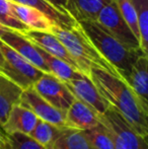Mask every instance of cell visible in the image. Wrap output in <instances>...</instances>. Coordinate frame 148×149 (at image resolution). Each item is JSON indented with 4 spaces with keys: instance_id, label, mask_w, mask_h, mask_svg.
<instances>
[{
    "instance_id": "ffe728a7",
    "label": "cell",
    "mask_w": 148,
    "mask_h": 149,
    "mask_svg": "<svg viewBox=\"0 0 148 149\" xmlns=\"http://www.w3.org/2000/svg\"><path fill=\"white\" fill-rule=\"evenodd\" d=\"M54 144L61 149H93L84 132L67 127L64 128Z\"/></svg>"
},
{
    "instance_id": "484cf974",
    "label": "cell",
    "mask_w": 148,
    "mask_h": 149,
    "mask_svg": "<svg viewBox=\"0 0 148 149\" xmlns=\"http://www.w3.org/2000/svg\"><path fill=\"white\" fill-rule=\"evenodd\" d=\"M115 1L118 5L119 11L126 22L127 26L130 28V30L132 31V33H134V36L140 43V31H139L138 19H137L136 11H135L131 0H115Z\"/></svg>"
},
{
    "instance_id": "7a4b0ae2",
    "label": "cell",
    "mask_w": 148,
    "mask_h": 149,
    "mask_svg": "<svg viewBox=\"0 0 148 149\" xmlns=\"http://www.w3.org/2000/svg\"><path fill=\"white\" fill-rule=\"evenodd\" d=\"M51 31L67 49L77 63L81 73L89 77L91 69L99 68L122 79L118 70L101 56L78 22L71 28H63L55 24Z\"/></svg>"
},
{
    "instance_id": "4dcf8cb0",
    "label": "cell",
    "mask_w": 148,
    "mask_h": 149,
    "mask_svg": "<svg viewBox=\"0 0 148 149\" xmlns=\"http://www.w3.org/2000/svg\"><path fill=\"white\" fill-rule=\"evenodd\" d=\"M3 136H4V132H3V130H2L1 126H0V137L3 138Z\"/></svg>"
},
{
    "instance_id": "ac0fdd59",
    "label": "cell",
    "mask_w": 148,
    "mask_h": 149,
    "mask_svg": "<svg viewBox=\"0 0 148 149\" xmlns=\"http://www.w3.org/2000/svg\"><path fill=\"white\" fill-rule=\"evenodd\" d=\"M13 1L41 10L54 24L59 26L71 28L72 26H74L77 22L74 18H72L71 16L67 15V14H64L63 12L59 11L57 8H55L53 5H51L46 0H13Z\"/></svg>"
},
{
    "instance_id": "603a6c76",
    "label": "cell",
    "mask_w": 148,
    "mask_h": 149,
    "mask_svg": "<svg viewBox=\"0 0 148 149\" xmlns=\"http://www.w3.org/2000/svg\"><path fill=\"white\" fill-rule=\"evenodd\" d=\"M83 132L93 149H114L111 134L101 122L95 127L84 130Z\"/></svg>"
},
{
    "instance_id": "4316f807",
    "label": "cell",
    "mask_w": 148,
    "mask_h": 149,
    "mask_svg": "<svg viewBox=\"0 0 148 149\" xmlns=\"http://www.w3.org/2000/svg\"><path fill=\"white\" fill-rule=\"evenodd\" d=\"M46 1L49 2V3L51 4V5H53L55 8H57L59 11L63 12L64 14H67V15H69V14H68V12H67V10H66L68 0H46Z\"/></svg>"
},
{
    "instance_id": "3957f363",
    "label": "cell",
    "mask_w": 148,
    "mask_h": 149,
    "mask_svg": "<svg viewBox=\"0 0 148 149\" xmlns=\"http://www.w3.org/2000/svg\"><path fill=\"white\" fill-rule=\"evenodd\" d=\"M77 22L81 26L97 51L118 70L119 74L128 70L139 56L145 54L141 49L127 47L101 28L97 22L83 20Z\"/></svg>"
},
{
    "instance_id": "6da1fadb",
    "label": "cell",
    "mask_w": 148,
    "mask_h": 149,
    "mask_svg": "<svg viewBox=\"0 0 148 149\" xmlns=\"http://www.w3.org/2000/svg\"><path fill=\"white\" fill-rule=\"evenodd\" d=\"M89 78L110 106L114 107L141 136L147 138L148 108L126 82L99 68L91 69Z\"/></svg>"
},
{
    "instance_id": "ba28073f",
    "label": "cell",
    "mask_w": 148,
    "mask_h": 149,
    "mask_svg": "<svg viewBox=\"0 0 148 149\" xmlns=\"http://www.w3.org/2000/svg\"><path fill=\"white\" fill-rule=\"evenodd\" d=\"M76 100L89 106L97 115H101L110 107V104L101 96L94 83L88 76L78 72L75 77L64 82Z\"/></svg>"
},
{
    "instance_id": "f546056e",
    "label": "cell",
    "mask_w": 148,
    "mask_h": 149,
    "mask_svg": "<svg viewBox=\"0 0 148 149\" xmlns=\"http://www.w3.org/2000/svg\"><path fill=\"white\" fill-rule=\"evenodd\" d=\"M3 63H4V59H3V55H2L1 51H0V69L2 68L3 66Z\"/></svg>"
},
{
    "instance_id": "d6a6232c",
    "label": "cell",
    "mask_w": 148,
    "mask_h": 149,
    "mask_svg": "<svg viewBox=\"0 0 148 149\" xmlns=\"http://www.w3.org/2000/svg\"><path fill=\"white\" fill-rule=\"evenodd\" d=\"M1 140H2V138H1V137H0V141H1Z\"/></svg>"
},
{
    "instance_id": "9a60e30c",
    "label": "cell",
    "mask_w": 148,
    "mask_h": 149,
    "mask_svg": "<svg viewBox=\"0 0 148 149\" xmlns=\"http://www.w3.org/2000/svg\"><path fill=\"white\" fill-rule=\"evenodd\" d=\"M11 4L15 15L30 30L51 31L53 26H55V24L44 12L37 8L17 3L13 0H11Z\"/></svg>"
},
{
    "instance_id": "e0dca14e",
    "label": "cell",
    "mask_w": 148,
    "mask_h": 149,
    "mask_svg": "<svg viewBox=\"0 0 148 149\" xmlns=\"http://www.w3.org/2000/svg\"><path fill=\"white\" fill-rule=\"evenodd\" d=\"M22 90L24 89L0 72V126L6 121L12 107L19 104Z\"/></svg>"
},
{
    "instance_id": "8992f818",
    "label": "cell",
    "mask_w": 148,
    "mask_h": 149,
    "mask_svg": "<svg viewBox=\"0 0 148 149\" xmlns=\"http://www.w3.org/2000/svg\"><path fill=\"white\" fill-rule=\"evenodd\" d=\"M95 22L127 47L141 49L140 43L122 17L115 0H112L101 8Z\"/></svg>"
},
{
    "instance_id": "30bf717a",
    "label": "cell",
    "mask_w": 148,
    "mask_h": 149,
    "mask_svg": "<svg viewBox=\"0 0 148 149\" xmlns=\"http://www.w3.org/2000/svg\"><path fill=\"white\" fill-rule=\"evenodd\" d=\"M148 56L142 54L131 67L121 73L122 80L132 89L143 104L148 108Z\"/></svg>"
},
{
    "instance_id": "1f68e13d",
    "label": "cell",
    "mask_w": 148,
    "mask_h": 149,
    "mask_svg": "<svg viewBox=\"0 0 148 149\" xmlns=\"http://www.w3.org/2000/svg\"><path fill=\"white\" fill-rule=\"evenodd\" d=\"M0 149H5L3 147V145H2V143H1V141H0Z\"/></svg>"
},
{
    "instance_id": "cb8c5ba5",
    "label": "cell",
    "mask_w": 148,
    "mask_h": 149,
    "mask_svg": "<svg viewBox=\"0 0 148 149\" xmlns=\"http://www.w3.org/2000/svg\"><path fill=\"white\" fill-rule=\"evenodd\" d=\"M137 14L139 31H140V47L143 53L147 54L148 46V0H131Z\"/></svg>"
},
{
    "instance_id": "9c48e42d",
    "label": "cell",
    "mask_w": 148,
    "mask_h": 149,
    "mask_svg": "<svg viewBox=\"0 0 148 149\" xmlns=\"http://www.w3.org/2000/svg\"><path fill=\"white\" fill-rule=\"evenodd\" d=\"M19 104L31 110L39 119L59 126L61 128H65L66 113L58 110L48 102H46L33 86L22 90Z\"/></svg>"
},
{
    "instance_id": "52a82bcc",
    "label": "cell",
    "mask_w": 148,
    "mask_h": 149,
    "mask_svg": "<svg viewBox=\"0 0 148 149\" xmlns=\"http://www.w3.org/2000/svg\"><path fill=\"white\" fill-rule=\"evenodd\" d=\"M33 87L46 102L62 112L66 113L75 100L65 83L50 73H43Z\"/></svg>"
},
{
    "instance_id": "d4e9b609",
    "label": "cell",
    "mask_w": 148,
    "mask_h": 149,
    "mask_svg": "<svg viewBox=\"0 0 148 149\" xmlns=\"http://www.w3.org/2000/svg\"><path fill=\"white\" fill-rule=\"evenodd\" d=\"M0 22L7 28L22 33L30 29L15 15L11 0H0Z\"/></svg>"
},
{
    "instance_id": "5b68a950",
    "label": "cell",
    "mask_w": 148,
    "mask_h": 149,
    "mask_svg": "<svg viewBox=\"0 0 148 149\" xmlns=\"http://www.w3.org/2000/svg\"><path fill=\"white\" fill-rule=\"evenodd\" d=\"M0 51L3 55L4 63L0 72L17 84L20 88L32 87L43 75V71L20 56L15 50L0 40Z\"/></svg>"
},
{
    "instance_id": "f1b7e54d",
    "label": "cell",
    "mask_w": 148,
    "mask_h": 149,
    "mask_svg": "<svg viewBox=\"0 0 148 149\" xmlns=\"http://www.w3.org/2000/svg\"><path fill=\"white\" fill-rule=\"evenodd\" d=\"M46 149H61V148L58 147V146L56 145V144L52 143V144H49V145L46 146Z\"/></svg>"
},
{
    "instance_id": "7c38bea8",
    "label": "cell",
    "mask_w": 148,
    "mask_h": 149,
    "mask_svg": "<svg viewBox=\"0 0 148 149\" xmlns=\"http://www.w3.org/2000/svg\"><path fill=\"white\" fill-rule=\"evenodd\" d=\"M0 40L15 50L20 56L32 63L38 69L43 71L44 73H50L45 61L38 50V47L30 40L26 39L22 33L13 30H9L2 37H0Z\"/></svg>"
},
{
    "instance_id": "8fae6325",
    "label": "cell",
    "mask_w": 148,
    "mask_h": 149,
    "mask_svg": "<svg viewBox=\"0 0 148 149\" xmlns=\"http://www.w3.org/2000/svg\"><path fill=\"white\" fill-rule=\"evenodd\" d=\"M22 35L39 48L45 50L46 52L59 58V59L65 61L70 66H72L73 68L79 71L77 63L75 62V60L69 54L67 49L64 47L63 44L60 42V40L52 31L28 30L24 33H22Z\"/></svg>"
},
{
    "instance_id": "4fadbf2b",
    "label": "cell",
    "mask_w": 148,
    "mask_h": 149,
    "mask_svg": "<svg viewBox=\"0 0 148 149\" xmlns=\"http://www.w3.org/2000/svg\"><path fill=\"white\" fill-rule=\"evenodd\" d=\"M99 124V115L86 104L75 98L65 114V127L84 131Z\"/></svg>"
},
{
    "instance_id": "83f0119b",
    "label": "cell",
    "mask_w": 148,
    "mask_h": 149,
    "mask_svg": "<svg viewBox=\"0 0 148 149\" xmlns=\"http://www.w3.org/2000/svg\"><path fill=\"white\" fill-rule=\"evenodd\" d=\"M9 30H11V29L7 28V26H5L3 24H2L1 22H0V37H2V36L4 35V33H6V31H8Z\"/></svg>"
},
{
    "instance_id": "277c9868",
    "label": "cell",
    "mask_w": 148,
    "mask_h": 149,
    "mask_svg": "<svg viewBox=\"0 0 148 149\" xmlns=\"http://www.w3.org/2000/svg\"><path fill=\"white\" fill-rule=\"evenodd\" d=\"M99 119L109 130L114 149H148L147 138L141 136L114 107L110 106Z\"/></svg>"
},
{
    "instance_id": "7402d4cb",
    "label": "cell",
    "mask_w": 148,
    "mask_h": 149,
    "mask_svg": "<svg viewBox=\"0 0 148 149\" xmlns=\"http://www.w3.org/2000/svg\"><path fill=\"white\" fill-rule=\"evenodd\" d=\"M1 143L5 149H46L32 136L20 132L4 134Z\"/></svg>"
},
{
    "instance_id": "2e32d148",
    "label": "cell",
    "mask_w": 148,
    "mask_h": 149,
    "mask_svg": "<svg viewBox=\"0 0 148 149\" xmlns=\"http://www.w3.org/2000/svg\"><path fill=\"white\" fill-rule=\"evenodd\" d=\"M112 0H68V14L76 22H95L99 11Z\"/></svg>"
},
{
    "instance_id": "44dd1931",
    "label": "cell",
    "mask_w": 148,
    "mask_h": 149,
    "mask_svg": "<svg viewBox=\"0 0 148 149\" xmlns=\"http://www.w3.org/2000/svg\"><path fill=\"white\" fill-rule=\"evenodd\" d=\"M66 128V127H65ZM64 128L59 126H56L49 122H46L44 120L38 119V122L31 132L30 136H32L35 140H37L42 145L47 146L49 144L55 143L56 140L60 137Z\"/></svg>"
},
{
    "instance_id": "d6986e66",
    "label": "cell",
    "mask_w": 148,
    "mask_h": 149,
    "mask_svg": "<svg viewBox=\"0 0 148 149\" xmlns=\"http://www.w3.org/2000/svg\"><path fill=\"white\" fill-rule=\"evenodd\" d=\"M38 50H39L40 54H41L44 61H45L46 65H47L48 69L50 71V74L54 75V76L57 77L58 79H60L63 82H66V81L72 79L79 72L78 70H76L72 66H70L65 61L51 55L48 52H46L45 50L41 49L39 47H38Z\"/></svg>"
},
{
    "instance_id": "5bb4252c",
    "label": "cell",
    "mask_w": 148,
    "mask_h": 149,
    "mask_svg": "<svg viewBox=\"0 0 148 149\" xmlns=\"http://www.w3.org/2000/svg\"><path fill=\"white\" fill-rule=\"evenodd\" d=\"M38 119L39 118L32 111L17 104L12 107L7 119L1 127L4 134L20 132L30 135L36 126Z\"/></svg>"
}]
</instances>
